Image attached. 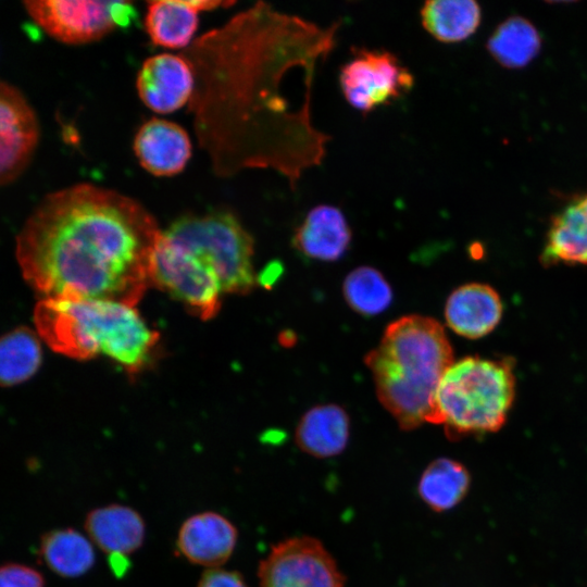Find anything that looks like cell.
<instances>
[{
    "instance_id": "cell-19",
    "label": "cell",
    "mask_w": 587,
    "mask_h": 587,
    "mask_svg": "<svg viewBox=\"0 0 587 587\" xmlns=\"http://www.w3.org/2000/svg\"><path fill=\"white\" fill-rule=\"evenodd\" d=\"M196 0H157L147 3L145 27L151 41L167 49L188 48L198 28Z\"/></svg>"
},
{
    "instance_id": "cell-15",
    "label": "cell",
    "mask_w": 587,
    "mask_h": 587,
    "mask_svg": "<svg viewBox=\"0 0 587 587\" xmlns=\"http://www.w3.org/2000/svg\"><path fill=\"white\" fill-rule=\"evenodd\" d=\"M84 528L91 542L111 558L134 553L146 537V524L140 513L118 503L89 511Z\"/></svg>"
},
{
    "instance_id": "cell-7",
    "label": "cell",
    "mask_w": 587,
    "mask_h": 587,
    "mask_svg": "<svg viewBox=\"0 0 587 587\" xmlns=\"http://www.w3.org/2000/svg\"><path fill=\"white\" fill-rule=\"evenodd\" d=\"M30 18L50 37L68 45L99 40L134 14L129 1L35 0L23 2Z\"/></svg>"
},
{
    "instance_id": "cell-21",
    "label": "cell",
    "mask_w": 587,
    "mask_h": 587,
    "mask_svg": "<svg viewBox=\"0 0 587 587\" xmlns=\"http://www.w3.org/2000/svg\"><path fill=\"white\" fill-rule=\"evenodd\" d=\"M471 477L459 461L439 458L421 474L417 494L435 512H445L459 504L470 488Z\"/></svg>"
},
{
    "instance_id": "cell-9",
    "label": "cell",
    "mask_w": 587,
    "mask_h": 587,
    "mask_svg": "<svg viewBox=\"0 0 587 587\" xmlns=\"http://www.w3.org/2000/svg\"><path fill=\"white\" fill-rule=\"evenodd\" d=\"M259 587H345L346 577L325 546L311 536L276 542L258 566Z\"/></svg>"
},
{
    "instance_id": "cell-13",
    "label": "cell",
    "mask_w": 587,
    "mask_h": 587,
    "mask_svg": "<svg viewBox=\"0 0 587 587\" xmlns=\"http://www.w3.org/2000/svg\"><path fill=\"white\" fill-rule=\"evenodd\" d=\"M133 147L141 167L158 177L180 173L191 157L187 132L174 122L157 117L139 127Z\"/></svg>"
},
{
    "instance_id": "cell-18",
    "label": "cell",
    "mask_w": 587,
    "mask_h": 587,
    "mask_svg": "<svg viewBox=\"0 0 587 587\" xmlns=\"http://www.w3.org/2000/svg\"><path fill=\"white\" fill-rule=\"evenodd\" d=\"M541 261L587 264V192L553 218Z\"/></svg>"
},
{
    "instance_id": "cell-1",
    "label": "cell",
    "mask_w": 587,
    "mask_h": 587,
    "mask_svg": "<svg viewBox=\"0 0 587 587\" xmlns=\"http://www.w3.org/2000/svg\"><path fill=\"white\" fill-rule=\"evenodd\" d=\"M323 28L259 2L197 38L183 54L195 74L189 102L200 147L220 176L272 168L296 185L320 165L329 137L287 83L315 72L335 46Z\"/></svg>"
},
{
    "instance_id": "cell-3",
    "label": "cell",
    "mask_w": 587,
    "mask_h": 587,
    "mask_svg": "<svg viewBox=\"0 0 587 587\" xmlns=\"http://www.w3.org/2000/svg\"><path fill=\"white\" fill-rule=\"evenodd\" d=\"M253 238L228 211L183 216L161 233L152 284L164 289L202 320L215 316L222 294H249Z\"/></svg>"
},
{
    "instance_id": "cell-14",
    "label": "cell",
    "mask_w": 587,
    "mask_h": 587,
    "mask_svg": "<svg viewBox=\"0 0 587 587\" xmlns=\"http://www.w3.org/2000/svg\"><path fill=\"white\" fill-rule=\"evenodd\" d=\"M351 237L346 215L338 207L317 204L296 228L292 246L307 258L330 262L346 253Z\"/></svg>"
},
{
    "instance_id": "cell-17",
    "label": "cell",
    "mask_w": 587,
    "mask_h": 587,
    "mask_svg": "<svg viewBox=\"0 0 587 587\" xmlns=\"http://www.w3.org/2000/svg\"><path fill=\"white\" fill-rule=\"evenodd\" d=\"M349 436V416L341 407L333 403L307 411L295 432L298 448L319 459L340 454L348 445Z\"/></svg>"
},
{
    "instance_id": "cell-22",
    "label": "cell",
    "mask_w": 587,
    "mask_h": 587,
    "mask_svg": "<svg viewBox=\"0 0 587 587\" xmlns=\"http://www.w3.org/2000/svg\"><path fill=\"white\" fill-rule=\"evenodd\" d=\"M420 15L423 27L435 39L458 42L476 30L480 9L473 0H434L423 4Z\"/></svg>"
},
{
    "instance_id": "cell-2",
    "label": "cell",
    "mask_w": 587,
    "mask_h": 587,
    "mask_svg": "<svg viewBox=\"0 0 587 587\" xmlns=\"http://www.w3.org/2000/svg\"><path fill=\"white\" fill-rule=\"evenodd\" d=\"M162 230L136 199L89 183L48 193L16 236L25 280L42 299L134 307L152 284Z\"/></svg>"
},
{
    "instance_id": "cell-25",
    "label": "cell",
    "mask_w": 587,
    "mask_h": 587,
    "mask_svg": "<svg viewBox=\"0 0 587 587\" xmlns=\"http://www.w3.org/2000/svg\"><path fill=\"white\" fill-rule=\"evenodd\" d=\"M342 292L349 307L366 316L384 312L392 301L390 285L379 271L370 266L350 272L344 282Z\"/></svg>"
},
{
    "instance_id": "cell-5",
    "label": "cell",
    "mask_w": 587,
    "mask_h": 587,
    "mask_svg": "<svg viewBox=\"0 0 587 587\" xmlns=\"http://www.w3.org/2000/svg\"><path fill=\"white\" fill-rule=\"evenodd\" d=\"M34 320L54 351L79 360L102 353L130 373L147 365L159 340L134 307L113 301L41 299Z\"/></svg>"
},
{
    "instance_id": "cell-12",
    "label": "cell",
    "mask_w": 587,
    "mask_h": 587,
    "mask_svg": "<svg viewBox=\"0 0 587 587\" xmlns=\"http://www.w3.org/2000/svg\"><path fill=\"white\" fill-rule=\"evenodd\" d=\"M237 540L238 530L226 516L204 511L190 515L182 523L176 547L188 562L212 569L228 561Z\"/></svg>"
},
{
    "instance_id": "cell-11",
    "label": "cell",
    "mask_w": 587,
    "mask_h": 587,
    "mask_svg": "<svg viewBox=\"0 0 587 587\" xmlns=\"http://www.w3.org/2000/svg\"><path fill=\"white\" fill-rule=\"evenodd\" d=\"M136 88L150 110L171 113L190 102L195 91L193 70L183 54H155L142 63Z\"/></svg>"
},
{
    "instance_id": "cell-4",
    "label": "cell",
    "mask_w": 587,
    "mask_h": 587,
    "mask_svg": "<svg viewBox=\"0 0 587 587\" xmlns=\"http://www.w3.org/2000/svg\"><path fill=\"white\" fill-rule=\"evenodd\" d=\"M364 362L380 403L401 429L432 422L436 390L453 364L452 347L439 322L416 314L396 320Z\"/></svg>"
},
{
    "instance_id": "cell-6",
    "label": "cell",
    "mask_w": 587,
    "mask_h": 587,
    "mask_svg": "<svg viewBox=\"0 0 587 587\" xmlns=\"http://www.w3.org/2000/svg\"><path fill=\"white\" fill-rule=\"evenodd\" d=\"M515 394L509 359L466 357L445 373L434 398L433 424L451 439L497 432L505 422Z\"/></svg>"
},
{
    "instance_id": "cell-26",
    "label": "cell",
    "mask_w": 587,
    "mask_h": 587,
    "mask_svg": "<svg viewBox=\"0 0 587 587\" xmlns=\"http://www.w3.org/2000/svg\"><path fill=\"white\" fill-rule=\"evenodd\" d=\"M0 587H45V578L29 565L7 562L0 570Z\"/></svg>"
},
{
    "instance_id": "cell-8",
    "label": "cell",
    "mask_w": 587,
    "mask_h": 587,
    "mask_svg": "<svg viewBox=\"0 0 587 587\" xmlns=\"http://www.w3.org/2000/svg\"><path fill=\"white\" fill-rule=\"evenodd\" d=\"M414 76L385 49L355 48L339 71V86L348 104L367 114L405 96Z\"/></svg>"
},
{
    "instance_id": "cell-24",
    "label": "cell",
    "mask_w": 587,
    "mask_h": 587,
    "mask_svg": "<svg viewBox=\"0 0 587 587\" xmlns=\"http://www.w3.org/2000/svg\"><path fill=\"white\" fill-rule=\"evenodd\" d=\"M488 50L503 66L517 68L526 65L540 48L535 27L523 17H510L488 40Z\"/></svg>"
},
{
    "instance_id": "cell-10",
    "label": "cell",
    "mask_w": 587,
    "mask_h": 587,
    "mask_svg": "<svg viewBox=\"0 0 587 587\" xmlns=\"http://www.w3.org/2000/svg\"><path fill=\"white\" fill-rule=\"evenodd\" d=\"M37 115L18 88L0 84V183L12 184L28 165L39 140Z\"/></svg>"
},
{
    "instance_id": "cell-16",
    "label": "cell",
    "mask_w": 587,
    "mask_h": 587,
    "mask_svg": "<svg viewBox=\"0 0 587 587\" xmlns=\"http://www.w3.org/2000/svg\"><path fill=\"white\" fill-rule=\"evenodd\" d=\"M502 315L498 292L486 284L471 283L457 288L449 296L445 317L448 326L465 338H480L489 334Z\"/></svg>"
},
{
    "instance_id": "cell-23",
    "label": "cell",
    "mask_w": 587,
    "mask_h": 587,
    "mask_svg": "<svg viewBox=\"0 0 587 587\" xmlns=\"http://www.w3.org/2000/svg\"><path fill=\"white\" fill-rule=\"evenodd\" d=\"M41 364V347L36 334L17 327L1 339L0 379L3 386L21 384L32 377Z\"/></svg>"
},
{
    "instance_id": "cell-27",
    "label": "cell",
    "mask_w": 587,
    "mask_h": 587,
    "mask_svg": "<svg viewBox=\"0 0 587 587\" xmlns=\"http://www.w3.org/2000/svg\"><path fill=\"white\" fill-rule=\"evenodd\" d=\"M196 587H249L241 573L220 567L207 569Z\"/></svg>"
},
{
    "instance_id": "cell-20",
    "label": "cell",
    "mask_w": 587,
    "mask_h": 587,
    "mask_svg": "<svg viewBox=\"0 0 587 587\" xmlns=\"http://www.w3.org/2000/svg\"><path fill=\"white\" fill-rule=\"evenodd\" d=\"M38 555L51 572L65 578L86 574L96 562L91 540L70 527L45 533L39 540Z\"/></svg>"
}]
</instances>
